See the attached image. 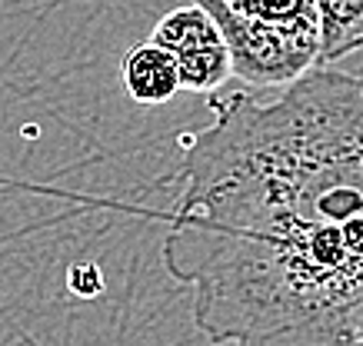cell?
Wrapping results in <instances>:
<instances>
[{
	"label": "cell",
	"mask_w": 363,
	"mask_h": 346,
	"mask_svg": "<svg viewBox=\"0 0 363 346\" xmlns=\"http://www.w3.org/2000/svg\"><path fill=\"white\" fill-rule=\"evenodd\" d=\"M160 246L213 346H353L363 326V74L210 93Z\"/></svg>",
	"instance_id": "obj_1"
},
{
	"label": "cell",
	"mask_w": 363,
	"mask_h": 346,
	"mask_svg": "<svg viewBox=\"0 0 363 346\" xmlns=\"http://www.w3.org/2000/svg\"><path fill=\"white\" fill-rule=\"evenodd\" d=\"M217 21L233 77L253 90H284L320 67V23H264L240 17L223 0H194Z\"/></svg>",
	"instance_id": "obj_2"
},
{
	"label": "cell",
	"mask_w": 363,
	"mask_h": 346,
	"mask_svg": "<svg viewBox=\"0 0 363 346\" xmlns=\"http://www.w3.org/2000/svg\"><path fill=\"white\" fill-rule=\"evenodd\" d=\"M121 83L127 97L140 107H160V103L174 100L180 87V70H177L174 54H167L157 44H137L123 54L121 64Z\"/></svg>",
	"instance_id": "obj_3"
},
{
	"label": "cell",
	"mask_w": 363,
	"mask_h": 346,
	"mask_svg": "<svg viewBox=\"0 0 363 346\" xmlns=\"http://www.w3.org/2000/svg\"><path fill=\"white\" fill-rule=\"evenodd\" d=\"M320 23V67L363 50V0H313Z\"/></svg>",
	"instance_id": "obj_4"
},
{
	"label": "cell",
	"mask_w": 363,
	"mask_h": 346,
	"mask_svg": "<svg viewBox=\"0 0 363 346\" xmlns=\"http://www.w3.org/2000/svg\"><path fill=\"white\" fill-rule=\"evenodd\" d=\"M150 44L164 47L167 54H190V50H200V47H213L223 44V34L217 21L210 17L200 4H190V7H177L167 17H160L150 34Z\"/></svg>",
	"instance_id": "obj_5"
},
{
	"label": "cell",
	"mask_w": 363,
	"mask_h": 346,
	"mask_svg": "<svg viewBox=\"0 0 363 346\" xmlns=\"http://www.w3.org/2000/svg\"><path fill=\"white\" fill-rule=\"evenodd\" d=\"M230 11L240 17L264 23H303L317 21V4L313 0H223Z\"/></svg>",
	"instance_id": "obj_6"
},
{
	"label": "cell",
	"mask_w": 363,
	"mask_h": 346,
	"mask_svg": "<svg viewBox=\"0 0 363 346\" xmlns=\"http://www.w3.org/2000/svg\"><path fill=\"white\" fill-rule=\"evenodd\" d=\"M353 346H363V326L357 330V343H353Z\"/></svg>",
	"instance_id": "obj_7"
}]
</instances>
